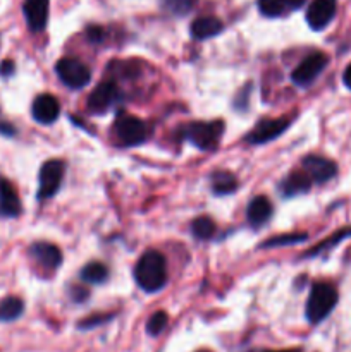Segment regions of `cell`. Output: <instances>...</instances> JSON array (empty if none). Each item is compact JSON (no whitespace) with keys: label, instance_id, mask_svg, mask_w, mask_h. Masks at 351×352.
Returning <instances> with one entry per match:
<instances>
[{"label":"cell","instance_id":"1","mask_svg":"<svg viewBox=\"0 0 351 352\" xmlns=\"http://www.w3.org/2000/svg\"><path fill=\"white\" fill-rule=\"evenodd\" d=\"M134 278L145 292H158L167 282L165 258L158 251L148 250L138 260L136 268H134Z\"/></svg>","mask_w":351,"mask_h":352},{"label":"cell","instance_id":"2","mask_svg":"<svg viewBox=\"0 0 351 352\" xmlns=\"http://www.w3.org/2000/svg\"><path fill=\"white\" fill-rule=\"evenodd\" d=\"M337 305V291L327 282H317L306 301V318L310 323H320L330 315Z\"/></svg>","mask_w":351,"mask_h":352},{"label":"cell","instance_id":"3","mask_svg":"<svg viewBox=\"0 0 351 352\" xmlns=\"http://www.w3.org/2000/svg\"><path fill=\"white\" fill-rule=\"evenodd\" d=\"M182 134L191 144H195L200 150H213L220 143V138L224 134L222 120H213V122H191L182 127Z\"/></svg>","mask_w":351,"mask_h":352},{"label":"cell","instance_id":"4","mask_svg":"<svg viewBox=\"0 0 351 352\" xmlns=\"http://www.w3.org/2000/svg\"><path fill=\"white\" fill-rule=\"evenodd\" d=\"M116 138L123 146H136L147 141L148 127L138 117L129 116V113H119L114 124Z\"/></svg>","mask_w":351,"mask_h":352},{"label":"cell","instance_id":"5","mask_svg":"<svg viewBox=\"0 0 351 352\" xmlns=\"http://www.w3.org/2000/svg\"><path fill=\"white\" fill-rule=\"evenodd\" d=\"M58 78L62 79L65 86L72 89H81L92 81V72L83 62L76 58H61L55 65Z\"/></svg>","mask_w":351,"mask_h":352},{"label":"cell","instance_id":"6","mask_svg":"<svg viewBox=\"0 0 351 352\" xmlns=\"http://www.w3.org/2000/svg\"><path fill=\"white\" fill-rule=\"evenodd\" d=\"M64 162L62 160H47L40 168L38 175V198L48 199L58 191L64 177Z\"/></svg>","mask_w":351,"mask_h":352},{"label":"cell","instance_id":"7","mask_svg":"<svg viewBox=\"0 0 351 352\" xmlns=\"http://www.w3.org/2000/svg\"><path fill=\"white\" fill-rule=\"evenodd\" d=\"M120 100V89L114 81H103L93 89L92 95L88 96V110L96 116H103L109 112L114 105Z\"/></svg>","mask_w":351,"mask_h":352},{"label":"cell","instance_id":"8","mask_svg":"<svg viewBox=\"0 0 351 352\" xmlns=\"http://www.w3.org/2000/svg\"><path fill=\"white\" fill-rule=\"evenodd\" d=\"M327 62H329V58H327V55L322 54V52H317V54L308 55V57H306L303 62H299L298 67L292 71L291 74L292 82L298 86L312 85V82L319 78L320 72L326 69Z\"/></svg>","mask_w":351,"mask_h":352},{"label":"cell","instance_id":"9","mask_svg":"<svg viewBox=\"0 0 351 352\" xmlns=\"http://www.w3.org/2000/svg\"><path fill=\"white\" fill-rule=\"evenodd\" d=\"M291 124L289 117H279V119H265L255 126V129L248 134L246 141L250 144H264L281 136Z\"/></svg>","mask_w":351,"mask_h":352},{"label":"cell","instance_id":"10","mask_svg":"<svg viewBox=\"0 0 351 352\" xmlns=\"http://www.w3.org/2000/svg\"><path fill=\"white\" fill-rule=\"evenodd\" d=\"M336 0H313L306 10V21H308L310 28L320 31L329 26V23L336 16Z\"/></svg>","mask_w":351,"mask_h":352},{"label":"cell","instance_id":"11","mask_svg":"<svg viewBox=\"0 0 351 352\" xmlns=\"http://www.w3.org/2000/svg\"><path fill=\"white\" fill-rule=\"evenodd\" d=\"M303 170L308 174L312 182L322 184V182L330 181L336 175L337 165L332 160H327L323 157H317V155H308L303 158Z\"/></svg>","mask_w":351,"mask_h":352},{"label":"cell","instance_id":"12","mask_svg":"<svg viewBox=\"0 0 351 352\" xmlns=\"http://www.w3.org/2000/svg\"><path fill=\"white\" fill-rule=\"evenodd\" d=\"M31 258L48 272H54L61 267L62 253L55 244L50 243H34L30 250Z\"/></svg>","mask_w":351,"mask_h":352},{"label":"cell","instance_id":"13","mask_svg":"<svg viewBox=\"0 0 351 352\" xmlns=\"http://www.w3.org/2000/svg\"><path fill=\"white\" fill-rule=\"evenodd\" d=\"M31 113L33 119L40 124H52L57 120L58 113H61V105L58 100L52 95H40L34 98L33 107H31Z\"/></svg>","mask_w":351,"mask_h":352},{"label":"cell","instance_id":"14","mask_svg":"<svg viewBox=\"0 0 351 352\" xmlns=\"http://www.w3.org/2000/svg\"><path fill=\"white\" fill-rule=\"evenodd\" d=\"M21 199L16 189L7 179L0 177V217L6 219H16L21 215Z\"/></svg>","mask_w":351,"mask_h":352},{"label":"cell","instance_id":"15","mask_svg":"<svg viewBox=\"0 0 351 352\" xmlns=\"http://www.w3.org/2000/svg\"><path fill=\"white\" fill-rule=\"evenodd\" d=\"M24 17L31 31H41L48 21V0H24Z\"/></svg>","mask_w":351,"mask_h":352},{"label":"cell","instance_id":"16","mask_svg":"<svg viewBox=\"0 0 351 352\" xmlns=\"http://www.w3.org/2000/svg\"><path fill=\"white\" fill-rule=\"evenodd\" d=\"M272 212H274V208H272V203L268 201L267 196H257L248 205L246 219L253 227H260L265 222H268V219L272 217Z\"/></svg>","mask_w":351,"mask_h":352},{"label":"cell","instance_id":"17","mask_svg":"<svg viewBox=\"0 0 351 352\" xmlns=\"http://www.w3.org/2000/svg\"><path fill=\"white\" fill-rule=\"evenodd\" d=\"M310 186H312V179L308 177L305 170L303 172H291L284 181L281 182V192L282 196H288V198H292V196L305 195V192L310 191Z\"/></svg>","mask_w":351,"mask_h":352},{"label":"cell","instance_id":"18","mask_svg":"<svg viewBox=\"0 0 351 352\" xmlns=\"http://www.w3.org/2000/svg\"><path fill=\"white\" fill-rule=\"evenodd\" d=\"M305 0H258V9L267 17H279L299 9Z\"/></svg>","mask_w":351,"mask_h":352},{"label":"cell","instance_id":"19","mask_svg":"<svg viewBox=\"0 0 351 352\" xmlns=\"http://www.w3.org/2000/svg\"><path fill=\"white\" fill-rule=\"evenodd\" d=\"M224 30L222 21L213 16L198 17L191 24V34L196 40H209V38L217 36Z\"/></svg>","mask_w":351,"mask_h":352},{"label":"cell","instance_id":"20","mask_svg":"<svg viewBox=\"0 0 351 352\" xmlns=\"http://www.w3.org/2000/svg\"><path fill=\"white\" fill-rule=\"evenodd\" d=\"M210 181H212V191L219 196L231 195L237 189V181L231 172H213Z\"/></svg>","mask_w":351,"mask_h":352},{"label":"cell","instance_id":"21","mask_svg":"<svg viewBox=\"0 0 351 352\" xmlns=\"http://www.w3.org/2000/svg\"><path fill=\"white\" fill-rule=\"evenodd\" d=\"M24 311V302L19 298H9L0 301V322H14L19 318Z\"/></svg>","mask_w":351,"mask_h":352},{"label":"cell","instance_id":"22","mask_svg":"<svg viewBox=\"0 0 351 352\" xmlns=\"http://www.w3.org/2000/svg\"><path fill=\"white\" fill-rule=\"evenodd\" d=\"M107 277H109V272H107V268L103 267L102 263H98V261H92V263H88L81 270L83 280L93 285L103 284V282L107 280Z\"/></svg>","mask_w":351,"mask_h":352},{"label":"cell","instance_id":"23","mask_svg":"<svg viewBox=\"0 0 351 352\" xmlns=\"http://www.w3.org/2000/svg\"><path fill=\"white\" fill-rule=\"evenodd\" d=\"M215 230V222L212 219H209V217H198L191 223V232L196 239H210V237H213Z\"/></svg>","mask_w":351,"mask_h":352},{"label":"cell","instance_id":"24","mask_svg":"<svg viewBox=\"0 0 351 352\" xmlns=\"http://www.w3.org/2000/svg\"><path fill=\"white\" fill-rule=\"evenodd\" d=\"M306 241V234H282V236L272 237L267 239L262 248H277V246H292V244H298Z\"/></svg>","mask_w":351,"mask_h":352},{"label":"cell","instance_id":"25","mask_svg":"<svg viewBox=\"0 0 351 352\" xmlns=\"http://www.w3.org/2000/svg\"><path fill=\"white\" fill-rule=\"evenodd\" d=\"M350 236H351V229H343V230H339V232L334 234V236L330 237V239L322 241V243H320L319 246L313 248V250H310L308 253H305V256H315V254H319V253H322V251L329 250V248L336 246V244L339 243V241H343L344 237H350Z\"/></svg>","mask_w":351,"mask_h":352},{"label":"cell","instance_id":"26","mask_svg":"<svg viewBox=\"0 0 351 352\" xmlns=\"http://www.w3.org/2000/svg\"><path fill=\"white\" fill-rule=\"evenodd\" d=\"M169 323V316L165 311H157L151 315V318L148 320L147 323V332L150 333V336H158V333L164 332V329L167 327Z\"/></svg>","mask_w":351,"mask_h":352},{"label":"cell","instance_id":"27","mask_svg":"<svg viewBox=\"0 0 351 352\" xmlns=\"http://www.w3.org/2000/svg\"><path fill=\"white\" fill-rule=\"evenodd\" d=\"M195 3L196 0H164L165 9L174 16H186L188 12H191Z\"/></svg>","mask_w":351,"mask_h":352},{"label":"cell","instance_id":"28","mask_svg":"<svg viewBox=\"0 0 351 352\" xmlns=\"http://www.w3.org/2000/svg\"><path fill=\"white\" fill-rule=\"evenodd\" d=\"M86 36L93 43H100L103 40V36H105V33H103V30L100 26H89L88 31H86Z\"/></svg>","mask_w":351,"mask_h":352},{"label":"cell","instance_id":"29","mask_svg":"<svg viewBox=\"0 0 351 352\" xmlns=\"http://www.w3.org/2000/svg\"><path fill=\"white\" fill-rule=\"evenodd\" d=\"M110 316H89V318H86L85 322H81V329H92V327H95V325H98V323H103V322H107V320H109Z\"/></svg>","mask_w":351,"mask_h":352},{"label":"cell","instance_id":"30","mask_svg":"<svg viewBox=\"0 0 351 352\" xmlns=\"http://www.w3.org/2000/svg\"><path fill=\"white\" fill-rule=\"evenodd\" d=\"M71 294H72V299H74L76 302H83V301H86V299H88V291H86L85 287H74L71 291Z\"/></svg>","mask_w":351,"mask_h":352},{"label":"cell","instance_id":"31","mask_svg":"<svg viewBox=\"0 0 351 352\" xmlns=\"http://www.w3.org/2000/svg\"><path fill=\"white\" fill-rule=\"evenodd\" d=\"M14 74V62L12 60H3L0 64V76L3 78H9V76Z\"/></svg>","mask_w":351,"mask_h":352},{"label":"cell","instance_id":"32","mask_svg":"<svg viewBox=\"0 0 351 352\" xmlns=\"http://www.w3.org/2000/svg\"><path fill=\"white\" fill-rule=\"evenodd\" d=\"M14 133H16V129L10 124L0 120V134H3V136H14Z\"/></svg>","mask_w":351,"mask_h":352},{"label":"cell","instance_id":"33","mask_svg":"<svg viewBox=\"0 0 351 352\" xmlns=\"http://www.w3.org/2000/svg\"><path fill=\"white\" fill-rule=\"evenodd\" d=\"M343 81H344V85L348 86V88L351 89V64L348 65L346 69H344V74H343Z\"/></svg>","mask_w":351,"mask_h":352},{"label":"cell","instance_id":"34","mask_svg":"<svg viewBox=\"0 0 351 352\" xmlns=\"http://www.w3.org/2000/svg\"><path fill=\"white\" fill-rule=\"evenodd\" d=\"M267 352H299V351H267Z\"/></svg>","mask_w":351,"mask_h":352},{"label":"cell","instance_id":"35","mask_svg":"<svg viewBox=\"0 0 351 352\" xmlns=\"http://www.w3.org/2000/svg\"><path fill=\"white\" fill-rule=\"evenodd\" d=\"M198 352H212V351H198Z\"/></svg>","mask_w":351,"mask_h":352}]
</instances>
